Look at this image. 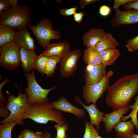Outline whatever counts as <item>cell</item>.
Here are the masks:
<instances>
[{
	"instance_id": "cell-11",
	"label": "cell",
	"mask_w": 138,
	"mask_h": 138,
	"mask_svg": "<svg viewBox=\"0 0 138 138\" xmlns=\"http://www.w3.org/2000/svg\"><path fill=\"white\" fill-rule=\"evenodd\" d=\"M106 66L102 64L97 65H87L83 76L85 85H91L101 81L106 74Z\"/></svg>"
},
{
	"instance_id": "cell-38",
	"label": "cell",
	"mask_w": 138,
	"mask_h": 138,
	"mask_svg": "<svg viewBox=\"0 0 138 138\" xmlns=\"http://www.w3.org/2000/svg\"><path fill=\"white\" fill-rule=\"evenodd\" d=\"M10 112L5 107H0V117L3 119H6L9 116Z\"/></svg>"
},
{
	"instance_id": "cell-13",
	"label": "cell",
	"mask_w": 138,
	"mask_h": 138,
	"mask_svg": "<svg viewBox=\"0 0 138 138\" xmlns=\"http://www.w3.org/2000/svg\"><path fill=\"white\" fill-rule=\"evenodd\" d=\"M28 28L26 26L17 30L13 41L21 48L34 50L36 47L34 40Z\"/></svg>"
},
{
	"instance_id": "cell-15",
	"label": "cell",
	"mask_w": 138,
	"mask_h": 138,
	"mask_svg": "<svg viewBox=\"0 0 138 138\" xmlns=\"http://www.w3.org/2000/svg\"><path fill=\"white\" fill-rule=\"evenodd\" d=\"M75 100L76 103L82 105L86 110L89 116L91 123L93 125L96 126L97 130H99L100 129V123L102 121L103 117L105 114L101 112L98 109L96 103H92L89 106H86L82 102L77 95L75 96Z\"/></svg>"
},
{
	"instance_id": "cell-39",
	"label": "cell",
	"mask_w": 138,
	"mask_h": 138,
	"mask_svg": "<svg viewBox=\"0 0 138 138\" xmlns=\"http://www.w3.org/2000/svg\"><path fill=\"white\" fill-rule=\"evenodd\" d=\"M73 15L74 20L77 23L80 24L82 22L83 17L85 15L84 12H82L79 13L76 12Z\"/></svg>"
},
{
	"instance_id": "cell-21",
	"label": "cell",
	"mask_w": 138,
	"mask_h": 138,
	"mask_svg": "<svg viewBox=\"0 0 138 138\" xmlns=\"http://www.w3.org/2000/svg\"><path fill=\"white\" fill-rule=\"evenodd\" d=\"M120 55V51L116 48L106 49L99 53L101 64L106 66L113 64Z\"/></svg>"
},
{
	"instance_id": "cell-16",
	"label": "cell",
	"mask_w": 138,
	"mask_h": 138,
	"mask_svg": "<svg viewBox=\"0 0 138 138\" xmlns=\"http://www.w3.org/2000/svg\"><path fill=\"white\" fill-rule=\"evenodd\" d=\"M106 32L99 28L91 29L82 36L83 44L87 48H93L105 35Z\"/></svg>"
},
{
	"instance_id": "cell-2",
	"label": "cell",
	"mask_w": 138,
	"mask_h": 138,
	"mask_svg": "<svg viewBox=\"0 0 138 138\" xmlns=\"http://www.w3.org/2000/svg\"><path fill=\"white\" fill-rule=\"evenodd\" d=\"M26 119L42 124H47L50 121L54 122L61 125L67 123L62 112L54 108L50 102L29 105L22 119Z\"/></svg>"
},
{
	"instance_id": "cell-34",
	"label": "cell",
	"mask_w": 138,
	"mask_h": 138,
	"mask_svg": "<svg viewBox=\"0 0 138 138\" xmlns=\"http://www.w3.org/2000/svg\"><path fill=\"white\" fill-rule=\"evenodd\" d=\"M124 10L134 9L138 10V0H134L123 5Z\"/></svg>"
},
{
	"instance_id": "cell-19",
	"label": "cell",
	"mask_w": 138,
	"mask_h": 138,
	"mask_svg": "<svg viewBox=\"0 0 138 138\" xmlns=\"http://www.w3.org/2000/svg\"><path fill=\"white\" fill-rule=\"evenodd\" d=\"M135 127L131 121H121L113 128L118 138H130Z\"/></svg>"
},
{
	"instance_id": "cell-40",
	"label": "cell",
	"mask_w": 138,
	"mask_h": 138,
	"mask_svg": "<svg viewBox=\"0 0 138 138\" xmlns=\"http://www.w3.org/2000/svg\"><path fill=\"white\" fill-rule=\"evenodd\" d=\"M100 1L99 0H81L80 1V7L83 9L89 4L99 2Z\"/></svg>"
},
{
	"instance_id": "cell-23",
	"label": "cell",
	"mask_w": 138,
	"mask_h": 138,
	"mask_svg": "<svg viewBox=\"0 0 138 138\" xmlns=\"http://www.w3.org/2000/svg\"><path fill=\"white\" fill-rule=\"evenodd\" d=\"M83 59L87 65H97L101 64L99 53L94 47L87 48L84 50Z\"/></svg>"
},
{
	"instance_id": "cell-22",
	"label": "cell",
	"mask_w": 138,
	"mask_h": 138,
	"mask_svg": "<svg viewBox=\"0 0 138 138\" xmlns=\"http://www.w3.org/2000/svg\"><path fill=\"white\" fill-rule=\"evenodd\" d=\"M17 30L8 25L0 24V46L14 41Z\"/></svg>"
},
{
	"instance_id": "cell-29",
	"label": "cell",
	"mask_w": 138,
	"mask_h": 138,
	"mask_svg": "<svg viewBox=\"0 0 138 138\" xmlns=\"http://www.w3.org/2000/svg\"><path fill=\"white\" fill-rule=\"evenodd\" d=\"M54 127L56 131V138H67L66 132L69 129V124L68 123L62 125L57 124Z\"/></svg>"
},
{
	"instance_id": "cell-1",
	"label": "cell",
	"mask_w": 138,
	"mask_h": 138,
	"mask_svg": "<svg viewBox=\"0 0 138 138\" xmlns=\"http://www.w3.org/2000/svg\"><path fill=\"white\" fill-rule=\"evenodd\" d=\"M106 104L113 111L128 106L138 92V73L123 76L109 87Z\"/></svg>"
},
{
	"instance_id": "cell-4",
	"label": "cell",
	"mask_w": 138,
	"mask_h": 138,
	"mask_svg": "<svg viewBox=\"0 0 138 138\" xmlns=\"http://www.w3.org/2000/svg\"><path fill=\"white\" fill-rule=\"evenodd\" d=\"M0 24L6 25L16 30L27 26L31 20L29 6L24 5L18 7H11L0 15Z\"/></svg>"
},
{
	"instance_id": "cell-6",
	"label": "cell",
	"mask_w": 138,
	"mask_h": 138,
	"mask_svg": "<svg viewBox=\"0 0 138 138\" xmlns=\"http://www.w3.org/2000/svg\"><path fill=\"white\" fill-rule=\"evenodd\" d=\"M24 75L27 78L28 82L27 87L25 88V90L29 104L49 103L48 95L50 91L56 89V87L47 89L42 88L36 80L34 70L32 72L25 73Z\"/></svg>"
},
{
	"instance_id": "cell-37",
	"label": "cell",
	"mask_w": 138,
	"mask_h": 138,
	"mask_svg": "<svg viewBox=\"0 0 138 138\" xmlns=\"http://www.w3.org/2000/svg\"><path fill=\"white\" fill-rule=\"evenodd\" d=\"M134 0H114L113 8L114 10L119 9L120 6H122L127 3L132 2Z\"/></svg>"
},
{
	"instance_id": "cell-24",
	"label": "cell",
	"mask_w": 138,
	"mask_h": 138,
	"mask_svg": "<svg viewBox=\"0 0 138 138\" xmlns=\"http://www.w3.org/2000/svg\"><path fill=\"white\" fill-rule=\"evenodd\" d=\"M135 102L133 104L129 105L130 108L132 109L131 112L126 116H123L121 119V121H125L129 118H131V121L133 124L136 128L138 132V121L137 115L138 112V96L135 98Z\"/></svg>"
},
{
	"instance_id": "cell-33",
	"label": "cell",
	"mask_w": 138,
	"mask_h": 138,
	"mask_svg": "<svg viewBox=\"0 0 138 138\" xmlns=\"http://www.w3.org/2000/svg\"><path fill=\"white\" fill-rule=\"evenodd\" d=\"M77 8V7L76 6L74 7L69 8L60 9L59 12L63 16H68L74 15L76 12Z\"/></svg>"
},
{
	"instance_id": "cell-8",
	"label": "cell",
	"mask_w": 138,
	"mask_h": 138,
	"mask_svg": "<svg viewBox=\"0 0 138 138\" xmlns=\"http://www.w3.org/2000/svg\"><path fill=\"white\" fill-rule=\"evenodd\" d=\"M113 74V71L110 70L101 82L83 86V97L86 104L96 103L97 101L102 97L110 86V78Z\"/></svg>"
},
{
	"instance_id": "cell-32",
	"label": "cell",
	"mask_w": 138,
	"mask_h": 138,
	"mask_svg": "<svg viewBox=\"0 0 138 138\" xmlns=\"http://www.w3.org/2000/svg\"><path fill=\"white\" fill-rule=\"evenodd\" d=\"M10 82L9 79L8 78H6L4 79L2 82L0 83V107H5V103H6L7 101L5 97L2 93V89L4 85Z\"/></svg>"
},
{
	"instance_id": "cell-10",
	"label": "cell",
	"mask_w": 138,
	"mask_h": 138,
	"mask_svg": "<svg viewBox=\"0 0 138 138\" xmlns=\"http://www.w3.org/2000/svg\"><path fill=\"white\" fill-rule=\"evenodd\" d=\"M115 14L110 23L116 28L122 25L138 23V10L130 9L121 11L119 9L114 10Z\"/></svg>"
},
{
	"instance_id": "cell-35",
	"label": "cell",
	"mask_w": 138,
	"mask_h": 138,
	"mask_svg": "<svg viewBox=\"0 0 138 138\" xmlns=\"http://www.w3.org/2000/svg\"><path fill=\"white\" fill-rule=\"evenodd\" d=\"M111 11V9L110 7L107 5H103L100 7L99 12L101 16L106 17L110 14Z\"/></svg>"
},
{
	"instance_id": "cell-25",
	"label": "cell",
	"mask_w": 138,
	"mask_h": 138,
	"mask_svg": "<svg viewBox=\"0 0 138 138\" xmlns=\"http://www.w3.org/2000/svg\"><path fill=\"white\" fill-rule=\"evenodd\" d=\"M61 57L57 56L49 57L44 71L45 75L50 77L54 74L56 65L59 63Z\"/></svg>"
},
{
	"instance_id": "cell-43",
	"label": "cell",
	"mask_w": 138,
	"mask_h": 138,
	"mask_svg": "<svg viewBox=\"0 0 138 138\" xmlns=\"http://www.w3.org/2000/svg\"><path fill=\"white\" fill-rule=\"evenodd\" d=\"M37 135L36 138H43V132L40 131L36 132Z\"/></svg>"
},
{
	"instance_id": "cell-31",
	"label": "cell",
	"mask_w": 138,
	"mask_h": 138,
	"mask_svg": "<svg viewBox=\"0 0 138 138\" xmlns=\"http://www.w3.org/2000/svg\"><path fill=\"white\" fill-rule=\"evenodd\" d=\"M37 134L30 129L26 128L23 130L21 132L18 138H36Z\"/></svg>"
},
{
	"instance_id": "cell-44",
	"label": "cell",
	"mask_w": 138,
	"mask_h": 138,
	"mask_svg": "<svg viewBox=\"0 0 138 138\" xmlns=\"http://www.w3.org/2000/svg\"><path fill=\"white\" fill-rule=\"evenodd\" d=\"M130 138H138V135L135 134L134 132Z\"/></svg>"
},
{
	"instance_id": "cell-42",
	"label": "cell",
	"mask_w": 138,
	"mask_h": 138,
	"mask_svg": "<svg viewBox=\"0 0 138 138\" xmlns=\"http://www.w3.org/2000/svg\"><path fill=\"white\" fill-rule=\"evenodd\" d=\"M43 138H51L50 133L48 132L43 133Z\"/></svg>"
},
{
	"instance_id": "cell-45",
	"label": "cell",
	"mask_w": 138,
	"mask_h": 138,
	"mask_svg": "<svg viewBox=\"0 0 138 138\" xmlns=\"http://www.w3.org/2000/svg\"><path fill=\"white\" fill-rule=\"evenodd\" d=\"M96 138H103L99 135L97 136Z\"/></svg>"
},
{
	"instance_id": "cell-30",
	"label": "cell",
	"mask_w": 138,
	"mask_h": 138,
	"mask_svg": "<svg viewBox=\"0 0 138 138\" xmlns=\"http://www.w3.org/2000/svg\"><path fill=\"white\" fill-rule=\"evenodd\" d=\"M126 47L128 50L130 52L138 50V35L128 40Z\"/></svg>"
},
{
	"instance_id": "cell-17",
	"label": "cell",
	"mask_w": 138,
	"mask_h": 138,
	"mask_svg": "<svg viewBox=\"0 0 138 138\" xmlns=\"http://www.w3.org/2000/svg\"><path fill=\"white\" fill-rule=\"evenodd\" d=\"M69 44L66 41L50 43L40 54L48 57L56 56L62 57L69 51Z\"/></svg>"
},
{
	"instance_id": "cell-18",
	"label": "cell",
	"mask_w": 138,
	"mask_h": 138,
	"mask_svg": "<svg viewBox=\"0 0 138 138\" xmlns=\"http://www.w3.org/2000/svg\"><path fill=\"white\" fill-rule=\"evenodd\" d=\"M20 55L21 65L24 71L28 73L34 70L35 60L37 56L34 50L21 48Z\"/></svg>"
},
{
	"instance_id": "cell-7",
	"label": "cell",
	"mask_w": 138,
	"mask_h": 138,
	"mask_svg": "<svg viewBox=\"0 0 138 138\" xmlns=\"http://www.w3.org/2000/svg\"><path fill=\"white\" fill-rule=\"evenodd\" d=\"M0 65L8 70H12L21 65V47L14 41L3 44L1 47Z\"/></svg>"
},
{
	"instance_id": "cell-5",
	"label": "cell",
	"mask_w": 138,
	"mask_h": 138,
	"mask_svg": "<svg viewBox=\"0 0 138 138\" xmlns=\"http://www.w3.org/2000/svg\"><path fill=\"white\" fill-rule=\"evenodd\" d=\"M27 26L32 31L38 43L44 50L51 40H59L61 38L60 32L53 29L52 21L47 17L43 18L36 26L28 24Z\"/></svg>"
},
{
	"instance_id": "cell-14",
	"label": "cell",
	"mask_w": 138,
	"mask_h": 138,
	"mask_svg": "<svg viewBox=\"0 0 138 138\" xmlns=\"http://www.w3.org/2000/svg\"><path fill=\"white\" fill-rule=\"evenodd\" d=\"M51 103L54 108L62 112L72 114L79 118H83L85 116L84 110L74 106L63 96H62L58 101Z\"/></svg>"
},
{
	"instance_id": "cell-27",
	"label": "cell",
	"mask_w": 138,
	"mask_h": 138,
	"mask_svg": "<svg viewBox=\"0 0 138 138\" xmlns=\"http://www.w3.org/2000/svg\"><path fill=\"white\" fill-rule=\"evenodd\" d=\"M48 57L40 54L37 55L35 60L34 69L37 70L43 75H45L44 71Z\"/></svg>"
},
{
	"instance_id": "cell-41",
	"label": "cell",
	"mask_w": 138,
	"mask_h": 138,
	"mask_svg": "<svg viewBox=\"0 0 138 138\" xmlns=\"http://www.w3.org/2000/svg\"><path fill=\"white\" fill-rule=\"evenodd\" d=\"M11 5V7H13L17 8L20 7L18 4L17 0H8Z\"/></svg>"
},
{
	"instance_id": "cell-20",
	"label": "cell",
	"mask_w": 138,
	"mask_h": 138,
	"mask_svg": "<svg viewBox=\"0 0 138 138\" xmlns=\"http://www.w3.org/2000/svg\"><path fill=\"white\" fill-rule=\"evenodd\" d=\"M119 44L112 34L106 32L104 36L95 45L94 48L99 53L107 49L116 48Z\"/></svg>"
},
{
	"instance_id": "cell-3",
	"label": "cell",
	"mask_w": 138,
	"mask_h": 138,
	"mask_svg": "<svg viewBox=\"0 0 138 138\" xmlns=\"http://www.w3.org/2000/svg\"><path fill=\"white\" fill-rule=\"evenodd\" d=\"M7 101L5 106V108L10 112V114L7 118L0 122V124L12 121L16 122L17 124L24 125L25 122L22 118L26 113L29 105L27 98V94L23 93L22 90L19 92L17 97L12 93L7 91Z\"/></svg>"
},
{
	"instance_id": "cell-9",
	"label": "cell",
	"mask_w": 138,
	"mask_h": 138,
	"mask_svg": "<svg viewBox=\"0 0 138 138\" xmlns=\"http://www.w3.org/2000/svg\"><path fill=\"white\" fill-rule=\"evenodd\" d=\"M81 55L80 49H76L69 50L61 57L59 63V71L62 77H70L76 71L77 61Z\"/></svg>"
},
{
	"instance_id": "cell-12",
	"label": "cell",
	"mask_w": 138,
	"mask_h": 138,
	"mask_svg": "<svg viewBox=\"0 0 138 138\" xmlns=\"http://www.w3.org/2000/svg\"><path fill=\"white\" fill-rule=\"evenodd\" d=\"M130 108L129 105L113 111L110 113L105 114L102 121L104 123L105 129L107 132H110L114 126L121 121L123 115L126 114Z\"/></svg>"
},
{
	"instance_id": "cell-28",
	"label": "cell",
	"mask_w": 138,
	"mask_h": 138,
	"mask_svg": "<svg viewBox=\"0 0 138 138\" xmlns=\"http://www.w3.org/2000/svg\"><path fill=\"white\" fill-rule=\"evenodd\" d=\"M85 130L83 138H96L99 135L97 131L94 128L90 122H85Z\"/></svg>"
},
{
	"instance_id": "cell-26",
	"label": "cell",
	"mask_w": 138,
	"mask_h": 138,
	"mask_svg": "<svg viewBox=\"0 0 138 138\" xmlns=\"http://www.w3.org/2000/svg\"><path fill=\"white\" fill-rule=\"evenodd\" d=\"M17 124L14 121L3 123L0 125V138H12L13 128Z\"/></svg>"
},
{
	"instance_id": "cell-36",
	"label": "cell",
	"mask_w": 138,
	"mask_h": 138,
	"mask_svg": "<svg viewBox=\"0 0 138 138\" xmlns=\"http://www.w3.org/2000/svg\"><path fill=\"white\" fill-rule=\"evenodd\" d=\"M11 7L8 0H0V15L3 12L8 10Z\"/></svg>"
}]
</instances>
